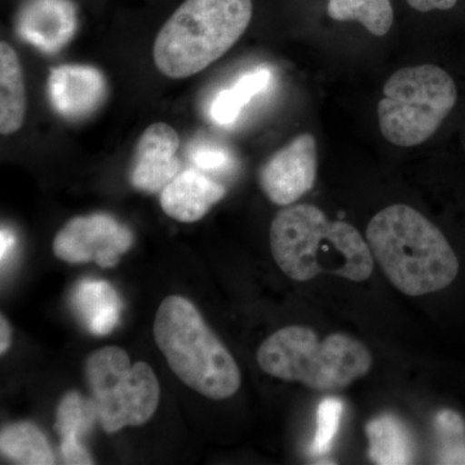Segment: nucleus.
<instances>
[{"label": "nucleus", "mask_w": 465, "mask_h": 465, "mask_svg": "<svg viewBox=\"0 0 465 465\" xmlns=\"http://www.w3.org/2000/svg\"><path fill=\"white\" fill-rule=\"evenodd\" d=\"M271 249L281 271L298 282L322 273L362 282L374 271L371 250L357 229L331 222L312 204H296L275 215Z\"/></svg>", "instance_id": "1"}, {"label": "nucleus", "mask_w": 465, "mask_h": 465, "mask_svg": "<svg viewBox=\"0 0 465 465\" xmlns=\"http://www.w3.org/2000/svg\"><path fill=\"white\" fill-rule=\"evenodd\" d=\"M367 243L391 282L410 296L445 289L459 262L445 235L415 208L393 204L367 226Z\"/></svg>", "instance_id": "2"}, {"label": "nucleus", "mask_w": 465, "mask_h": 465, "mask_svg": "<svg viewBox=\"0 0 465 465\" xmlns=\"http://www.w3.org/2000/svg\"><path fill=\"white\" fill-rule=\"evenodd\" d=\"M252 11V0H185L159 30L155 66L171 79L198 74L240 41Z\"/></svg>", "instance_id": "3"}, {"label": "nucleus", "mask_w": 465, "mask_h": 465, "mask_svg": "<svg viewBox=\"0 0 465 465\" xmlns=\"http://www.w3.org/2000/svg\"><path fill=\"white\" fill-rule=\"evenodd\" d=\"M153 332L173 374L193 391L207 399L225 400L240 390V367L188 299H164Z\"/></svg>", "instance_id": "4"}, {"label": "nucleus", "mask_w": 465, "mask_h": 465, "mask_svg": "<svg viewBox=\"0 0 465 465\" xmlns=\"http://www.w3.org/2000/svg\"><path fill=\"white\" fill-rule=\"evenodd\" d=\"M262 371L317 391L348 387L370 371L372 357L362 342L344 333L323 341L309 327L290 326L269 336L258 351Z\"/></svg>", "instance_id": "5"}, {"label": "nucleus", "mask_w": 465, "mask_h": 465, "mask_svg": "<svg viewBox=\"0 0 465 465\" xmlns=\"http://www.w3.org/2000/svg\"><path fill=\"white\" fill-rule=\"evenodd\" d=\"M382 92L379 127L385 140L402 148L430 139L458 100L454 79L430 64L403 67L385 82Z\"/></svg>", "instance_id": "6"}, {"label": "nucleus", "mask_w": 465, "mask_h": 465, "mask_svg": "<svg viewBox=\"0 0 465 465\" xmlns=\"http://www.w3.org/2000/svg\"><path fill=\"white\" fill-rule=\"evenodd\" d=\"M85 376L106 433L148 423L157 411L161 387L145 362L131 363L124 349L101 348L85 362Z\"/></svg>", "instance_id": "7"}, {"label": "nucleus", "mask_w": 465, "mask_h": 465, "mask_svg": "<svg viewBox=\"0 0 465 465\" xmlns=\"http://www.w3.org/2000/svg\"><path fill=\"white\" fill-rule=\"evenodd\" d=\"M131 229L109 213H92L70 219L54 241V252L70 264L94 262L113 268L133 247Z\"/></svg>", "instance_id": "8"}, {"label": "nucleus", "mask_w": 465, "mask_h": 465, "mask_svg": "<svg viewBox=\"0 0 465 465\" xmlns=\"http://www.w3.org/2000/svg\"><path fill=\"white\" fill-rule=\"evenodd\" d=\"M313 134H302L278 150L259 173L266 197L278 206H290L314 186L318 167Z\"/></svg>", "instance_id": "9"}, {"label": "nucleus", "mask_w": 465, "mask_h": 465, "mask_svg": "<svg viewBox=\"0 0 465 465\" xmlns=\"http://www.w3.org/2000/svg\"><path fill=\"white\" fill-rule=\"evenodd\" d=\"M180 137L170 124L149 125L140 136L131 164L130 183L136 191L162 192L180 173Z\"/></svg>", "instance_id": "10"}, {"label": "nucleus", "mask_w": 465, "mask_h": 465, "mask_svg": "<svg viewBox=\"0 0 465 465\" xmlns=\"http://www.w3.org/2000/svg\"><path fill=\"white\" fill-rule=\"evenodd\" d=\"M47 92L57 114L76 122L97 112L106 99L108 85L96 67L63 65L51 69Z\"/></svg>", "instance_id": "11"}, {"label": "nucleus", "mask_w": 465, "mask_h": 465, "mask_svg": "<svg viewBox=\"0 0 465 465\" xmlns=\"http://www.w3.org/2000/svg\"><path fill=\"white\" fill-rule=\"evenodd\" d=\"M76 27L78 16L70 0H29L17 17L21 38L50 54L72 41Z\"/></svg>", "instance_id": "12"}, {"label": "nucleus", "mask_w": 465, "mask_h": 465, "mask_svg": "<svg viewBox=\"0 0 465 465\" xmlns=\"http://www.w3.org/2000/svg\"><path fill=\"white\" fill-rule=\"evenodd\" d=\"M226 189L206 173L183 171L161 192V207L180 223H195L225 197Z\"/></svg>", "instance_id": "13"}, {"label": "nucleus", "mask_w": 465, "mask_h": 465, "mask_svg": "<svg viewBox=\"0 0 465 465\" xmlns=\"http://www.w3.org/2000/svg\"><path fill=\"white\" fill-rule=\"evenodd\" d=\"M99 420L96 402L85 399L78 391H69L57 407L54 430L60 436V455L69 465L94 464L90 452L85 450L82 439L87 436Z\"/></svg>", "instance_id": "14"}, {"label": "nucleus", "mask_w": 465, "mask_h": 465, "mask_svg": "<svg viewBox=\"0 0 465 465\" xmlns=\"http://www.w3.org/2000/svg\"><path fill=\"white\" fill-rule=\"evenodd\" d=\"M70 304L87 331L106 336L114 331L121 321V296L112 284L100 280H84L76 283Z\"/></svg>", "instance_id": "15"}, {"label": "nucleus", "mask_w": 465, "mask_h": 465, "mask_svg": "<svg viewBox=\"0 0 465 465\" xmlns=\"http://www.w3.org/2000/svg\"><path fill=\"white\" fill-rule=\"evenodd\" d=\"M26 88L23 65L8 43H0V133L16 134L25 122Z\"/></svg>", "instance_id": "16"}, {"label": "nucleus", "mask_w": 465, "mask_h": 465, "mask_svg": "<svg viewBox=\"0 0 465 465\" xmlns=\"http://www.w3.org/2000/svg\"><path fill=\"white\" fill-rule=\"evenodd\" d=\"M369 454L371 460L381 465L412 463L414 448L409 430L402 421L391 415L372 419L366 428Z\"/></svg>", "instance_id": "17"}, {"label": "nucleus", "mask_w": 465, "mask_h": 465, "mask_svg": "<svg viewBox=\"0 0 465 465\" xmlns=\"http://www.w3.org/2000/svg\"><path fill=\"white\" fill-rule=\"evenodd\" d=\"M3 457L12 463L23 465H51L56 463L54 450L45 433L29 421L9 424L0 433Z\"/></svg>", "instance_id": "18"}, {"label": "nucleus", "mask_w": 465, "mask_h": 465, "mask_svg": "<svg viewBox=\"0 0 465 465\" xmlns=\"http://www.w3.org/2000/svg\"><path fill=\"white\" fill-rule=\"evenodd\" d=\"M272 74L266 67L250 70L235 81L231 88L220 91L210 106V116L216 124L231 125L240 118L242 110L253 97L269 87Z\"/></svg>", "instance_id": "19"}, {"label": "nucleus", "mask_w": 465, "mask_h": 465, "mask_svg": "<svg viewBox=\"0 0 465 465\" xmlns=\"http://www.w3.org/2000/svg\"><path fill=\"white\" fill-rule=\"evenodd\" d=\"M327 14L336 21H357L375 36L387 35L394 18L391 0H330Z\"/></svg>", "instance_id": "20"}, {"label": "nucleus", "mask_w": 465, "mask_h": 465, "mask_svg": "<svg viewBox=\"0 0 465 465\" xmlns=\"http://www.w3.org/2000/svg\"><path fill=\"white\" fill-rule=\"evenodd\" d=\"M342 410H344V406H342L341 401L332 399V397L323 400L318 406L317 430L313 445H312L313 454H326L331 449L339 425H341Z\"/></svg>", "instance_id": "21"}, {"label": "nucleus", "mask_w": 465, "mask_h": 465, "mask_svg": "<svg viewBox=\"0 0 465 465\" xmlns=\"http://www.w3.org/2000/svg\"><path fill=\"white\" fill-rule=\"evenodd\" d=\"M436 430L440 442V454L465 446V424L457 412L440 411L436 418Z\"/></svg>", "instance_id": "22"}, {"label": "nucleus", "mask_w": 465, "mask_h": 465, "mask_svg": "<svg viewBox=\"0 0 465 465\" xmlns=\"http://www.w3.org/2000/svg\"><path fill=\"white\" fill-rule=\"evenodd\" d=\"M191 161L202 173H223L232 166V159L228 150L206 143L193 146Z\"/></svg>", "instance_id": "23"}, {"label": "nucleus", "mask_w": 465, "mask_h": 465, "mask_svg": "<svg viewBox=\"0 0 465 465\" xmlns=\"http://www.w3.org/2000/svg\"><path fill=\"white\" fill-rule=\"evenodd\" d=\"M410 7L419 12L448 11L455 7L458 0H407Z\"/></svg>", "instance_id": "24"}, {"label": "nucleus", "mask_w": 465, "mask_h": 465, "mask_svg": "<svg viewBox=\"0 0 465 465\" xmlns=\"http://www.w3.org/2000/svg\"><path fill=\"white\" fill-rule=\"evenodd\" d=\"M16 243L17 240L15 232L11 229L2 228V232H0V260H2L3 266L14 255Z\"/></svg>", "instance_id": "25"}, {"label": "nucleus", "mask_w": 465, "mask_h": 465, "mask_svg": "<svg viewBox=\"0 0 465 465\" xmlns=\"http://www.w3.org/2000/svg\"><path fill=\"white\" fill-rule=\"evenodd\" d=\"M12 330L5 316L0 317V353L5 354L11 347Z\"/></svg>", "instance_id": "26"}]
</instances>
